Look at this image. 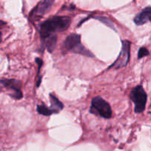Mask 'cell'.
Here are the masks:
<instances>
[{"label": "cell", "instance_id": "obj_1", "mask_svg": "<svg viewBox=\"0 0 151 151\" xmlns=\"http://www.w3.org/2000/svg\"><path fill=\"white\" fill-rule=\"evenodd\" d=\"M72 22L68 16H54L43 22L40 26L39 33L41 41L56 32H63L69 27Z\"/></svg>", "mask_w": 151, "mask_h": 151}, {"label": "cell", "instance_id": "obj_2", "mask_svg": "<svg viewBox=\"0 0 151 151\" xmlns=\"http://www.w3.org/2000/svg\"><path fill=\"white\" fill-rule=\"evenodd\" d=\"M63 47L68 52L81 54L86 57H94V55L83 45L81 43V36L78 34L72 33L68 35L64 41Z\"/></svg>", "mask_w": 151, "mask_h": 151}, {"label": "cell", "instance_id": "obj_3", "mask_svg": "<svg viewBox=\"0 0 151 151\" xmlns=\"http://www.w3.org/2000/svg\"><path fill=\"white\" fill-rule=\"evenodd\" d=\"M89 111L93 114L100 116L105 119H109L112 115L110 105L100 97H96L92 99Z\"/></svg>", "mask_w": 151, "mask_h": 151}, {"label": "cell", "instance_id": "obj_4", "mask_svg": "<svg viewBox=\"0 0 151 151\" xmlns=\"http://www.w3.org/2000/svg\"><path fill=\"white\" fill-rule=\"evenodd\" d=\"M131 99L134 102L135 107L134 111L137 114L142 113L145 109L147 95L142 86H137L131 92Z\"/></svg>", "mask_w": 151, "mask_h": 151}, {"label": "cell", "instance_id": "obj_5", "mask_svg": "<svg viewBox=\"0 0 151 151\" xmlns=\"http://www.w3.org/2000/svg\"><path fill=\"white\" fill-rule=\"evenodd\" d=\"M55 0H42L40 1L37 6H35L29 14L31 21L35 22V21H38L46 14L48 13L51 9Z\"/></svg>", "mask_w": 151, "mask_h": 151}, {"label": "cell", "instance_id": "obj_6", "mask_svg": "<svg viewBox=\"0 0 151 151\" xmlns=\"http://www.w3.org/2000/svg\"><path fill=\"white\" fill-rule=\"evenodd\" d=\"M122 47L117 59L114 62L111 66L109 68H119L125 67L129 62L130 59V50H131V42L128 41H122Z\"/></svg>", "mask_w": 151, "mask_h": 151}, {"label": "cell", "instance_id": "obj_7", "mask_svg": "<svg viewBox=\"0 0 151 151\" xmlns=\"http://www.w3.org/2000/svg\"><path fill=\"white\" fill-rule=\"evenodd\" d=\"M0 83L10 91V96L16 100H20L23 97L22 92V83L16 80H0Z\"/></svg>", "mask_w": 151, "mask_h": 151}, {"label": "cell", "instance_id": "obj_8", "mask_svg": "<svg viewBox=\"0 0 151 151\" xmlns=\"http://www.w3.org/2000/svg\"><path fill=\"white\" fill-rule=\"evenodd\" d=\"M151 8L150 7H147L143 9L134 19V23L137 25H143L150 21Z\"/></svg>", "mask_w": 151, "mask_h": 151}, {"label": "cell", "instance_id": "obj_9", "mask_svg": "<svg viewBox=\"0 0 151 151\" xmlns=\"http://www.w3.org/2000/svg\"><path fill=\"white\" fill-rule=\"evenodd\" d=\"M56 44H57V36L55 35H50L45 39L42 40V44L48 50L49 52H52L54 51Z\"/></svg>", "mask_w": 151, "mask_h": 151}, {"label": "cell", "instance_id": "obj_10", "mask_svg": "<svg viewBox=\"0 0 151 151\" xmlns=\"http://www.w3.org/2000/svg\"><path fill=\"white\" fill-rule=\"evenodd\" d=\"M50 100L51 103V109L53 110L58 112L59 111L62 110L63 109V104L54 95L50 94Z\"/></svg>", "mask_w": 151, "mask_h": 151}, {"label": "cell", "instance_id": "obj_11", "mask_svg": "<svg viewBox=\"0 0 151 151\" xmlns=\"http://www.w3.org/2000/svg\"><path fill=\"white\" fill-rule=\"evenodd\" d=\"M37 111H38V114L44 115V116H50V115L53 114L58 113L56 111L53 110L51 108H48L44 104L37 106Z\"/></svg>", "mask_w": 151, "mask_h": 151}, {"label": "cell", "instance_id": "obj_12", "mask_svg": "<svg viewBox=\"0 0 151 151\" xmlns=\"http://www.w3.org/2000/svg\"><path fill=\"white\" fill-rule=\"evenodd\" d=\"M95 19H97V20H99L100 22H101L102 23H103L105 25L111 28V29H114L115 30L114 25L113 22H112L110 19H108V18L104 17V16H97V17H95Z\"/></svg>", "mask_w": 151, "mask_h": 151}, {"label": "cell", "instance_id": "obj_13", "mask_svg": "<svg viewBox=\"0 0 151 151\" xmlns=\"http://www.w3.org/2000/svg\"><path fill=\"white\" fill-rule=\"evenodd\" d=\"M149 55V51L145 47H141L138 52V58L141 59L143 57H145Z\"/></svg>", "mask_w": 151, "mask_h": 151}, {"label": "cell", "instance_id": "obj_14", "mask_svg": "<svg viewBox=\"0 0 151 151\" xmlns=\"http://www.w3.org/2000/svg\"><path fill=\"white\" fill-rule=\"evenodd\" d=\"M4 24V22H1V21H0V42L1 41V38H2V34H1V27H2Z\"/></svg>", "mask_w": 151, "mask_h": 151}]
</instances>
